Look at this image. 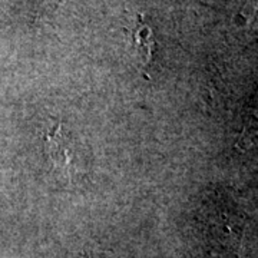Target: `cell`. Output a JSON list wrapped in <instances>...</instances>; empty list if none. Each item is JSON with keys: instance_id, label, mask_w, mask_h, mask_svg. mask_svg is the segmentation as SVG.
Listing matches in <instances>:
<instances>
[{"instance_id": "2", "label": "cell", "mask_w": 258, "mask_h": 258, "mask_svg": "<svg viewBox=\"0 0 258 258\" xmlns=\"http://www.w3.org/2000/svg\"><path fill=\"white\" fill-rule=\"evenodd\" d=\"M129 45L139 68H147L152 60L155 39L152 29L145 22L144 15L137 16V22L129 29Z\"/></svg>"}, {"instance_id": "1", "label": "cell", "mask_w": 258, "mask_h": 258, "mask_svg": "<svg viewBox=\"0 0 258 258\" xmlns=\"http://www.w3.org/2000/svg\"><path fill=\"white\" fill-rule=\"evenodd\" d=\"M46 151L60 175L68 176L71 179L75 171V148L72 139L64 134V129L60 123L50 134H47Z\"/></svg>"}]
</instances>
